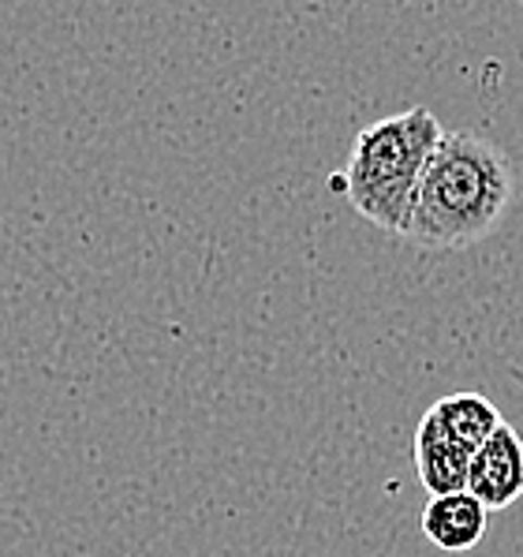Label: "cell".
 <instances>
[{
  "label": "cell",
  "instance_id": "1",
  "mask_svg": "<svg viewBox=\"0 0 523 557\" xmlns=\"http://www.w3.org/2000/svg\"><path fill=\"white\" fill-rule=\"evenodd\" d=\"M516 173L501 147L475 132H445L426 161L408 239L426 251H460L486 239L509 213Z\"/></svg>",
  "mask_w": 523,
  "mask_h": 557
},
{
  "label": "cell",
  "instance_id": "2",
  "mask_svg": "<svg viewBox=\"0 0 523 557\" xmlns=\"http://www.w3.org/2000/svg\"><path fill=\"white\" fill-rule=\"evenodd\" d=\"M445 127L426 106L385 116L351 139L345 173L333 176V191L351 202L359 218L393 239H408L415 218L419 184Z\"/></svg>",
  "mask_w": 523,
  "mask_h": 557
},
{
  "label": "cell",
  "instance_id": "3",
  "mask_svg": "<svg viewBox=\"0 0 523 557\" xmlns=\"http://www.w3.org/2000/svg\"><path fill=\"white\" fill-rule=\"evenodd\" d=\"M468 491L490 512L509 509L523 498V438L509 423L494 431V438L471 457Z\"/></svg>",
  "mask_w": 523,
  "mask_h": 557
},
{
  "label": "cell",
  "instance_id": "6",
  "mask_svg": "<svg viewBox=\"0 0 523 557\" xmlns=\"http://www.w3.org/2000/svg\"><path fill=\"white\" fill-rule=\"evenodd\" d=\"M431 416L452 442H460L471 453L483 449V445L494 438L497 426L505 423L501 411L486 397H478V393H452V397H441L431 408Z\"/></svg>",
  "mask_w": 523,
  "mask_h": 557
},
{
  "label": "cell",
  "instance_id": "5",
  "mask_svg": "<svg viewBox=\"0 0 523 557\" xmlns=\"http://www.w3.org/2000/svg\"><path fill=\"white\" fill-rule=\"evenodd\" d=\"M486 520H490V509L471 491H460V494H441V498L426 502L419 524H423V535L431 539L437 550L464 554L471 546L483 543Z\"/></svg>",
  "mask_w": 523,
  "mask_h": 557
},
{
  "label": "cell",
  "instance_id": "4",
  "mask_svg": "<svg viewBox=\"0 0 523 557\" xmlns=\"http://www.w3.org/2000/svg\"><path fill=\"white\" fill-rule=\"evenodd\" d=\"M471 457H475V453L464 449L460 442H452L449 434L437 426V419L431 416V411L419 419V431H415V471H419V483H423V491L431 494V498L468 491Z\"/></svg>",
  "mask_w": 523,
  "mask_h": 557
}]
</instances>
